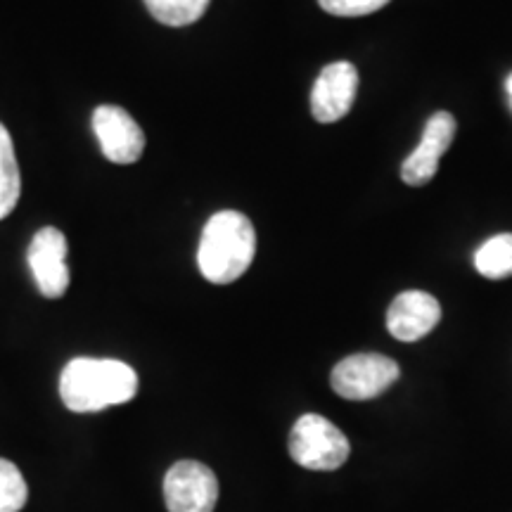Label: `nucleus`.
I'll use <instances>...</instances> for the list:
<instances>
[{
	"mask_svg": "<svg viewBox=\"0 0 512 512\" xmlns=\"http://www.w3.org/2000/svg\"><path fill=\"white\" fill-rule=\"evenodd\" d=\"M136 392V370L117 358H74L60 375L62 403L74 413H98L121 406Z\"/></svg>",
	"mask_w": 512,
	"mask_h": 512,
	"instance_id": "obj_1",
	"label": "nucleus"
},
{
	"mask_svg": "<svg viewBox=\"0 0 512 512\" xmlns=\"http://www.w3.org/2000/svg\"><path fill=\"white\" fill-rule=\"evenodd\" d=\"M256 254V230L240 211H219L207 221L197 247V266L209 283L228 285L242 278Z\"/></svg>",
	"mask_w": 512,
	"mask_h": 512,
	"instance_id": "obj_2",
	"label": "nucleus"
},
{
	"mask_svg": "<svg viewBox=\"0 0 512 512\" xmlns=\"http://www.w3.org/2000/svg\"><path fill=\"white\" fill-rule=\"evenodd\" d=\"M287 448L294 463L316 472L337 470L351 453L347 434L318 413H306L294 422Z\"/></svg>",
	"mask_w": 512,
	"mask_h": 512,
	"instance_id": "obj_3",
	"label": "nucleus"
},
{
	"mask_svg": "<svg viewBox=\"0 0 512 512\" xmlns=\"http://www.w3.org/2000/svg\"><path fill=\"white\" fill-rule=\"evenodd\" d=\"M401 368L382 354H351L332 368L330 384L347 401H370L387 392L399 380Z\"/></svg>",
	"mask_w": 512,
	"mask_h": 512,
	"instance_id": "obj_4",
	"label": "nucleus"
},
{
	"mask_svg": "<svg viewBox=\"0 0 512 512\" xmlns=\"http://www.w3.org/2000/svg\"><path fill=\"white\" fill-rule=\"evenodd\" d=\"M219 479L197 460H178L164 477V503L169 512H214Z\"/></svg>",
	"mask_w": 512,
	"mask_h": 512,
	"instance_id": "obj_5",
	"label": "nucleus"
},
{
	"mask_svg": "<svg viewBox=\"0 0 512 512\" xmlns=\"http://www.w3.org/2000/svg\"><path fill=\"white\" fill-rule=\"evenodd\" d=\"M27 261L43 297L60 299L67 292L72 275L67 266V238L60 228L38 230L27 249Z\"/></svg>",
	"mask_w": 512,
	"mask_h": 512,
	"instance_id": "obj_6",
	"label": "nucleus"
},
{
	"mask_svg": "<svg viewBox=\"0 0 512 512\" xmlns=\"http://www.w3.org/2000/svg\"><path fill=\"white\" fill-rule=\"evenodd\" d=\"M93 131L102 155L112 164H133L143 157L145 133L119 105H100L93 112Z\"/></svg>",
	"mask_w": 512,
	"mask_h": 512,
	"instance_id": "obj_7",
	"label": "nucleus"
},
{
	"mask_svg": "<svg viewBox=\"0 0 512 512\" xmlns=\"http://www.w3.org/2000/svg\"><path fill=\"white\" fill-rule=\"evenodd\" d=\"M358 93V72L351 62H332L323 67L311 88V114L318 124L344 119Z\"/></svg>",
	"mask_w": 512,
	"mask_h": 512,
	"instance_id": "obj_8",
	"label": "nucleus"
},
{
	"mask_svg": "<svg viewBox=\"0 0 512 512\" xmlns=\"http://www.w3.org/2000/svg\"><path fill=\"white\" fill-rule=\"evenodd\" d=\"M453 138H456V119H453V114H432L430 121L425 124V131H422L420 145L415 147L401 166L403 183L411 185V188H422V185L430 183L437 176L441 157L446 155Z\"/></svg>",
	"mask_w": 512,
	"mask_h": 512,
	"instance_id": "obj_9",
	"label": "nucleus"
},
{
	"mask_svg": "<svg viewBox=\"0 0 512 512\" xmlns=\"http://www.w3.org/2000/svg\"><path fill=\"white\" fill-rule=\"evenodd\" d=\"M441 306L432 294L411 290L401 292L387 311V330L399 342H418L437 328Z\"/></svg>",
	"mask_w": 512,
	"mask_h": 512,
	"instance_id": "obj_10",
	"label": "nucleus"
},
{
	"mask_svg": "<svg viewBox=\"0 0 512 512\" xmlns=\"http://www.w3.org/2000/svg\"><path fill=\"white\" fill-rule=\"evenodd\" d=\"M19 195H22V178H19L15 145H12L8 128L0 124V221L12 214Z\"/></svg>",
	"mask_w": 512,
	"mask_h": 512,
	"instance_id": "obj_11",
	"label": "nucleus"
},
{
	"mask_svg": "<svg viewBox=\"0 0 512 512\" xmlns=\"http://www.w3.org/2000/svg\"><path fill=\"white\" fill-rule=\"evenodd\" d=\"M475 268L484 278L503 280L512 275V233L494 235L475 252Z\"/></svg>",
	"mask_w": 512,
	"mask_h": 512,
	"instance_id": "obj_12",
	"label": "nucleus"
},
{
	"mask_svg": "<svg viewBox=\"0 0 512 512\" xmlns=\"http://www.w3.org/2000/svg\"><path fill=\"white\" fill-rule=\"evenodd\" d=\"M211 0H145V8L159 24L188 27L207 12Z\"/></svg>",
	"mask_w": 512,
	"mask_h": 512,
	"instance_id": "obj_13",
	"label": "nucleus"
},
{
	"mask_svg": "<svg viewBox=\"0 0 512 512\" xmlns=\"http://www.w3.org/2000/svg\"><path fill=\"white\" fill-rule=\"evenodd\" d=\"M29 489L15 463L0 458V512H19L27 505Z\"/></svg>",
	"mask_w": 512,
	"mask_h": 512,
	"instance_id": "obj_14",
	"label": "nucleus"
},
{
	"mask_svg": "<svg viewBox=\"0 0 512 512\" xmlns=\"http://www.w3.org/2000/svg\"><path fill=\"white\" fill-rule=\"evenodd\" d=\"M389 0H318L325 12L335 17H363L382 10Z\"/></svg>",
	"mask_w": 512,
	"mask_h": 512,
	"instance_id": "obj_15",
	"label": "nucleus"
},
{
	"mask_svg": "<svg viewBox=\"0 0 512 512\" xmlns=\"http://www.w3.org/2000/svg\"><path fill=\"white\" fill-rule=\"evenodd\" d=\"M505 91H508V98H510V107H512V74L505 79Z\"/></svg>",
	"mask_w": 512,
	"mask_h": 512,
	"instance_id": "obj_16",
	"label": "nucleus"
}]
</instances>
